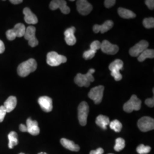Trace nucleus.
I'll list each match as a JSON object with an SVG mask.
<instances>
[{
    "instance_id": "1",
    "label": "nucleus",
    "mask_w": 154,
    "mask_h": 154,
    "mask_svg": "<svg viewBox=\"0 0 154 154\" xmlns=\"http://www.w3.org/2000/svg\"><path fill=\"white\" fill-rule=\"evenodd\" d=\"M37 67L36 61L30 58L21 63L17 68L18 74L21 77H27L31 72H35Z\"/></svg>"
},
{
    "instance_id": "2",
    "label": "nucleus",
    "mask_w": 154,
    "mask_h": 154,
    "mask_svg": "<svg viewBox=\"0 0 154 154\" xmlns=\"http://www.w3.org/2000/svg\"><path fill=\"white\" fill-rule=\"evenodd\" d=\"M94 69H90L86 74H82L81 73L77 74L76 77L74 78V82L79 87H86L88 88L90 83L94 81V72H95Z\"/></svg>"
},
{
    "instance_id": "3",
    "label": "nucleus",
    "mask_w": 154,
    "mask_h": 154,
    "mask_svg": "<svg viewBox=\"0 0 154 154\" xmlns=\"http://www.w3.org/2000/svg\"><path fill=\"white\" fill-rule=\"evenodd\" d=\"M123 62L119 59H116L110 63L109 68L111 71V75L114 78L116 81H119L122 79L120 70H123Z\"/></svg>"
},
{
    "instance_id": "4",
    "label": "nucleus",
    "mask_w": 154,
    "mask_h": 154,
    "mask_svg": "<svg viewBox=\"0 0 154 154\" xmlns=\"http://www.w3.org/2000/svg\"><path fill=\"white\" fill-rule=\"evenodd\" d=\"M142 101L139 99L136 95H132L131 98L123 105V110L128 112L131 113L133 111H138L141 108Z\"/></svg>"
},
{
    "instance_id": "5",
    "label": "nucleus",
    "mask_w": 154,
    "mask_h": 154,
    "mask_svg": "<svg viewBox=\"0 0 154 154\" xmlns=\"http://www.w3.org/2000/svg\"><path fill=\"white\" fill-rule=\"evenodd\" d=\"M47 63L51 66H57L66 63L67 58L65 56L58 54L55 51H51L47 54Z\"/></svg>"
},
{
    "instance_id": "6",
    "label": "nucleus",
    "mask_w": 154,
    "mask_h": 154,
    "mask_svg": "<svg viewBox=\"0 0 154 154\" xmlns=\"http://www.w3.org/2000/svg\"><path fill=\"white\" fill-rule=\"evenodd\" d=\"M89 107L86 102H82L78 107V118L81 126H85L87 124Z\"/></svg>"
},
{
    "instance_id": "7",
    "label": "nucleus",
    "mask_w": 154,
    "mask_h": 154,
    "mask_svg": "<svg viewBox=\"0 0 154 154\" xmlns=\"http://www.w3.org/2000/svg\"><path fill=\"white\" fill-rule=\"evenodd\" d=\"M104 90L105 87L102 85L94 87L91 88L88 93V97L90 99L93 100L95 104H99L102 100Z\"/></svg>"
},
{
    "instance_id": "8",
    "label": "nucleus",
    "mask_w": 154,
    "mask_h": 154,
    "mask_svg": "<svg viewBox=\"0 0 154 154\" xmlns=\"http://www.w3.org/2000/svg\"><path fill=\"white\" fill-rule=\"evenodd\" d=\"M138 128L142 132H147L154 129V120L149 116H143L138 121Z\"/></svg>"
},
{
    "instance_id": "9",
    "label": "nucleus",
    "mask_w": 154,
    "mask_h": 154,
    "mask_svg": "<svg viewBox=\"0 0 154 154\" xmlns=\"http://www.w3.org/2000/svg\"><path fill=\"white\" fill-rule=\"evenodd\" d=\"M36 29L33 26H29L26 29L24 34L25 39L28 40L29 45L32 47H35L38 45V41L35 37Z\"/></svg>"
},
{
    "instance_id": "10",
    "label": "nucleus",
    "mask_w": 154,
    "mask_h": 154,
    "mask_svg": "<svg viewBox=\"0 0 154 154\" xmlns=\"http://www.w3.org/2000/svg\"><path fill=\"white\" fill-rule=\"evenodd\" d=\"M50 9L52 11L60 9L62 13L67 14L70 13V9L67 5L66 1L64 0H53L50 2L49 5Z\"/></svg>"
},
{
    "instance_id": "11",
    "label": "nucleus",
    "mask_w": 154,
    "mask_h": 154,
    "mask_svg": "<svg viewBox=\"0 0 154 154\" xmlns=\"http://www.w3.org/2000/svg\"><path fill=\"white\" fill-rule=\"evenodd\" d=\"M149 46V42L147 41L142 40L130 49L129 53L131 56L134 57H138L145 50L148 49Z\"/></svg>"
},
{
    "instance_id": "12",
    "label": "nucleus",
    "mask_w": 154,
    "mask_h": 154,
    "mask_svg": "<svg viewBox=\"0 0 154 154\" xmlns=\"http://www.w3.org/2000/svg\"><path fill=\"white\" fill-rule=\"evenodd\" d=\"M77 8L81 15L86 16L92 11L93 7L86 0H78L77 1Z\"/></svg>"
},
{
    "instance_id": "13",
    "label": "nucleus",
    "mask_w": 154,
    "mask_h": 154,
    "mask_svg": "<svg viewBox=\"0 0 154 154\" xmlns=\"http://www.w3.org/2000/svg\"><path fill=\"white\" fill-rule=\"evenodd\" d=\"M102 52L107 54L114 55L119 51V46L116 45L111 44L107 40H104L101 43V48Z\"/></svg>"
},
{
    "instance_id": "14",
    "label": "nucleus",
    "mask_w": 154,
    "mask_h": 154,
    "mask_svg": "<svg viewBox=\"0 0 154 154\" xmlns=\"http://www.w3.org/2000/svg\"><path fill=\"white\" fill-rule=\"evenodd\" d=\"M38 103L42 110L46 112H49L53 110V100L49 97H41L38 99Z\"/></svg>"
},
{
    "instance_id": "15",
    "label": "nucleus",
    "mask_w": 154,
    "mask_h": 154,
    "mask_svg": "<svg viewBox=\"0 0 154 154\" xmlns=\"http://www.w3.org/2000/svg\"><path fill=\"white\" fill-rule=\"evenodd\" d=\"M75 32V28L72 26L71 28L67 29L64 32L65 40L66 44L69 46H73L77 42V39L74 35Z\"/></svg>"
},
{
    "instance_id": "16",
    "label": "nucleus",
    "mask_w": 154,
    "mask_h": 154,
    "mask_svg": "<svg viewBox=\"0 0 154 154\" xmlns=\"http://www.w3.org/2000/svg\"><path fill=\"white\" fill-rule=\"evenodd\" d=\"M26 127L27 132L32 135L35 136L39 134L40 130L38 122L36 121H33L31 118H29L26 121Z\"/></svg>"
},
{
    "instance_id": "17",
    "label": "nucleus",
    "mask_w": 154,
    "mask_h": 154,
    "mask_svg": "<svg viewBox=\"0 0 154 154\" xmlns=\"http://www.w3.org/2000/svg\"><path fill=\"white\" fill-rule=\"evenodd\" d=\"M114 26V22L111 20H107L104 22L102 25H95L93 26V30L95 33H98L99 32L103 34L108 32Z\"/></svg>"
},
{
    "instance_id": "18",
    "label": "nucleus",
    "mask_w": 154,
    "mask_h": 154,
    "mask_svg": "<svg viewBox=\"0 0 154 154\" xmlns=\"http://www.w3.org/2000/svg\"><path fill=\"white\" fill-rule=\"evenodd\" d=\"M25 21L28 24L34 25L38 23V18L29 8H24L23 11Z\"/></svg>"
},
{
    "instance_id": "19",
    "label": "nucleus",
    "mask_w": 154,
    "mask_h": 154,
    "mask_svg": "<svg viewBox=\"0 0 154 154\" xmlns=\"http://www.w3.org/2000/svg\"><path fill=\"white\" fill-rule=\"evenodd\" d=\"M61 144L65 148L72 151H78L80 149V147L78 145L74 143L70 140L67 139L65 138H62L60 140Z\"/></svg>"
},
{
    "instance_id": "20",
    "label": "nucleus",
    "mask_w": 154,
    "mask_h": 154,
    "mask_svg": "<svg viewBox=\"0 0 154 154\" xmlns=\"http://www.w3.org/2000/svg\"><path fill=\"white\" fill-rule=\"evenodd\" d=\"M17 100L16 97L11 96L4 102V106L7 112H11L16 107Z\"/></svg>"
},
{
    "instance_id": "21",
    "label": "nucleus",
    "mask_w": 154,
    "mask_h": 154,
    "mask_svg": "<svg viewBox=\"0 0 154 154\" xmlns=\"http://www.w3.org/2000/svg\"><path fill=\"white\" fill-rule=\"evenodd\" d=\"M110 119L109 117L103 115L98 116L95 121L96 124L103 130L107 129V126L110 124Z\"/></svg>"
},
{
    "instance_id": "22",
    "label": "nucleus",
    "mask_w": 154,
    "mask_h": 154,
    "mask_svg": "<svg viewBox=\"0 0 154 154\" xmlns=\"http://www.w3.org/2000/svg\"><path fill=\"white\" fill-rule=\"evenodd\" d=\"M118 13L119 16L125 19H130L136 17V14L133 11L123 8H119L118 10Z\"/></svg>"
},
{
    "instance_id": "23",
    "label": "nucleus",
    "mask_w": 154,
    "mask_h": 154,
    "mask_svg": "<svg viewBox=\"0 0 154 154\" xmlns=\"http://www.w3.org/2000/svg\"><path fill=\"white\" fill-rule=\"evenodd\" d=\"M154 58V50L153 49L145 50L138 57V60L139 62H143L147 58L152 59Z\"/></svg>"
},
{
    "instance_id": "24",
    "label": "nucleus",
    "mask_w": 154,
    "mask_h": 154,
    "mask_svg": "<svg viewBox=\"0 0 154 154\" xmlns=\"http://www.w3.org/2000/svg\"><path fill=\"white\" fill-rule=\"evenodd\" d=\"M12 29L15 33L17 37H22L24 36L26 31L25 26L21 23H18L16 24Z\"/></svg>"
},
{
    "instance_id": "25",
    "label": "nucleus",
    "mask_w": 154,
    "mask_h": 154,
    "mask_svg": "<svg viewBox=\"0 0 154 154\" xmlns=\"http://www.w3.org/2000/svg\"><path fill=\"white\" fill-rule=\"evenodd\" d=\"M9 139V144L8 147L9 149H13L14 146H17L18 143V135L14 131H11L8 135Z\"/></svg>"
},
{
    "instance_id": "26",
    "label": "nucleus",
    "mask_w": 154,
    "mask_h": 154,
    "mask_svg": "<svg viewBox=\"0 0 154 154\" xmlns=\"http://www.w3.org/2000/svg\"><path fill=\"white\" fill-rule=\"evenodd\" d=\"M110 127L111 129L113 130L115 132H119L122 128V125L118 120H114L110 122Z\"/></svg>"
},
{
    "instance_id": "27",
    "label": "nucleus",
    "mask_w": 154,
    "mask_h": 154,
    "mask_svg": "<svg viewBox=\"0 0 154 154\" xmlns=\"http://www.w3.org/2000/svg\"><path fill=\"white\" fill-rule=\"evenodd\" d=\"M125 147V140L121 138H117L116 140L114 149L117 152H119Z\"/></svg>"
},
{
    "instance_id": "28",
    "label": "nucleus",
    "mask_w": 154,
    "mask_h": 154,
    "mask_svg": "<svg viewBox=\"0 0 154 154\" xmlns=\"http://www.w3.org/2000/svg\"><path fill=\"white\" fill-rule=\"evenodd\" d=\"M151 149V147L146 146L144 144H140L137 148V151L139 154H147Z\"/></svg>"
},
{
    "instance_id": "29",
    "label": "nucleus",
    "mask_w": 154,
    "mask_h": 154,
    "mask_svg": "<svg viewBox=\"0 0 154 154\" xmlns=\"http://www.w3.org/2000/svg\"><path fill=\"white\" fill-rule=\"evenodd\" d=\"M143 26L147 29L154 28V18L153 17L144 18L143 21Z\"/></svg>"
},
{
    "instance_id": "30",
    "label": "nucleus",
    "mask_w": 154,
    "mask_h": 154,
    "mask_svg": "<svg viewBox=\"0 0 154 154\" xmlns=\"http://www.w3.org/2000/svg\"><path fill=\"white\" fill-rule=\"evenodd\" d=\"M96 52H97V51H95L92 50H87V51H85L83 53V57L85 60H91V59H92L95 56Z\"/></svg>"
},
{
    "instance_id": "31",
    "label": "nucleus",
    "mask_w": 154,
    "mask_h": 154,
    "mask_svg": "<svg viewBox=\"0 0 154 154\" xmlns=\"http://www.w3.org/2000/svg\"><path fill=\"white\" fill-rule=\"evenodd\" d=\"M101 48V42L99 41H94L91 45H90V49L97 51L98 50L100 49Z\"/></svg>"
},
{
    "instance_id": "32",
    "label": "nucleus",
    "mask_w": 154,
    "mask_h": 154,
    "mask_svg": "<svg viewBox=\"0 0 154 154\" xmlns=\"http://www.w3.org/2000/svg\"><path fill=\"white\" fill-rule=\"evenodd\" d=\"M6 37L8 39H9V41H13V40L15 39L17 37L13 29L8 30L6 33Z\"/></svg>"
},
{
    "instance_id": "33",
    "label": "nucleus",
    "mask_w": 154,
    "mask_h": 154,
    "mask_svg": "<svg viewBox=\"0 0 154 154\" xmlns=\"http://www.w3.org/2000/svg\"><path fill=\"white\" fill-rule=\"evenodd\" d=\"M6 112H7L4 106H0V122H2L4 121Z\"/></svg>"
},
{
    "instance_id": "34",
    "label": "nucleus",
    "mask_w": 154,
    "mask_h": 154,
    "mask_svg": "<svg viewBox=\"0 0 154 154\" xmlns=\"http://www.w3.org/2000/svg\"><path fill=\"white\" fill-rule=\"evenodd\" d=\"M116 1L115 0H106L105 1V6L106 8H110L115 5Z\"/></svg>"
},
{
    "instance_id": "35",
    "label": "nucleus",
    "mask_w": 154,
    "mask_h": 154,
    "mask_svg": "<svg viewBox=\"0 0 154 154\" xmlns=\"http://www.w3.org/2000/svg\"><path fill=\"white\" fill-rule=\"evenodd\" d=\"M145 4L150 10H154V1L153 0H146V1H145Z\"/></svg>"
},
{
    "instance_id": "36",
    "label": "nucleus",
    "mask_w": 154,
    "mask_h": 154,
    "mask_svg": "<svg viewBox=\"0 0 154 154\" xmlns=\"http://www.w3.org/2000/svg\"><path fill=\"white\" fill-rule=\"evenodd\" d=\"M145 104L149 107H153L154 106V97L152 98H148L145 100Z\"/></svg>"
},
{
    "instance_id": "37",
    "label": "nucleus",
    "mask_w": 154,
    "mask_h": 154,
    "mask_svg": "<svg viewBox=\"0 0 154 154\" xmlns=\"http://www.w3.org/2000/svg\"><path fill=\"white\" fill-rule=\"evenodd\" d=\"M104 152V150L102 148H98L96 150H92L90 151V154H103Z\"/></svg>"
},
{
    "instance_id": "38",
    "label": "nucleus",
    "mask_w": 154,
    "mask_h": 154,
    "mask_svg": "<svg viewBox=\"0 0 154 154\" xmlns=\"http://www.w3.org/2000/svg\"><path fill=\"white\" fill-rule=\"evenodd\" d=\"M5 50V48L4 44L1 40H0V54L3 53Z\"/></svg>"
},
{
    "instance_id": "39",
    "label": "nucleus",
    "mask_w": 154,
    "mask_h": 154,
    "mask_svg": "<svg viewBox=\"0 0 154 154\" xmlns=\"http://www.w3.org/2000/svg\"><path fill=\"white\" fill-rule=\"evenodd\" d=\"M19 128L21 132H27V127L26 126L21 124L19 127Z\"/></svg>"
},
{
    "instance_id": "40",
    "label": "nucleus",
    "mask_w": 154,
    "mask_h": 154,
    "mask_svg": "<svg viewBox=\"0 0 154 154\" xmlns=\"http://www.w3.org/2000/svg\"><path fill=\"white\" fill-rule=\"evenodd\" d=\"M10 2H11L13 4H21V2H22V0H11Z\"/></svg>"
},
{
    "instance_id": "41",
    "label": "nucleus",
    "mask_w": 154,
    "mask_h": 154,
    "mask_svg": "<svg viewBox=\"0 0 154 154\" xmlns=\"http://www.w3.org/2000/svg\"><path fill=\"white\" fill-rule=\"evenodd\" d=\"M38 154H48L47 153H46V152H39Z\"/></svg>"
},
{
    "instance_id": "42",
    "label": "nucleus",
    "mask_w": 154,
    "mask_h": 154,
    "mask_svg": "<svg viewBox=\"0 0 154 154\" xmlns=\"http://www.w3.org/2000/svg\"><path fill=\"white\" fill-rule=\"evenodd\" d=\"M24 154V153H20V154Z\"/></svg>"
},
{
    "instance_id": "43",
    "label": "nucleus",
    "mask_w": 154,
    "mask_h": 154,
    "mask_svg": "<svg viewBox=\"0 0 154 154\" xmlns=\"http://www.w3.org/2000/svg\"></svg>"
}]
</instances>
